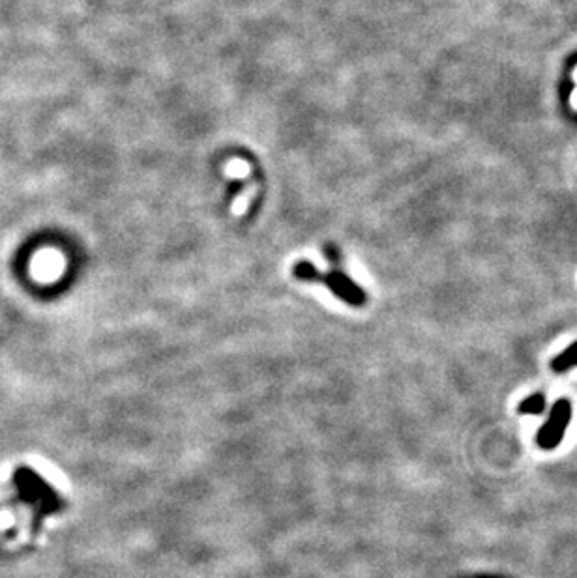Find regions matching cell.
<instances>
[{"instance_id":"3","label":"cell","mask_w":577,"mask_h":578,"mask_svg":"<svg viewBox=\"0 0 577 578\" xmlns=\"http://www.w3.org/2000/svg\"><path fill=\"white\" fill-rule=\"evenodd\" d=\"M577 367V341L571 343L564 352H560L557 358H553L551 361V369L555 373H566V370L574 369Z\"/></svg>"},{"instance_id":"5","label":"cell","mask_w":577,"mask_h":578,"mask_svg":"<svg viewBox=\"0 0 577 578\" xmlns=\"http://www.w3.org/2000/svg\"><path fill=\"white\" fill-rule=\"evenodd\" d=\"M330 253H332V251H330ZM330 253H326V256H328V258H330V260H332V255H330ZM334 260H339V255H337V251L336 249H334Z\"/></svg>"},{"instance_id":"1","label":"cell","mask_w":577,"mask_h":578,"mask_svg":"<svg viewBox=\"0 0 577 578\" xmlns=\"http://www.w3.org/2000/svg\"><path fill=\"white\" fill-rule=\"evenodd\" d=\"M296 279L300 281H313V283H323V285L334 292L339 299H343L345 304L353 305V307H362L366 305L367 294L364 288L356 285L355 281L351 279L349 275L343 274L341 270H330V272H319L311 263H298L293 270Z\"/></svg>"},{"instance_id":"2","label":"cell","mask_w":577,"mask_h":578,"mask_svg":"<svg viewBox=\"0 0 577 578\" xmlns=\"http://www.w3.org/2000/svg\"><path fill=\"white\" fill-rule=\"evenodd\" d=\"M571 421V403L568 399L557 400L551 408V414L547 417V421L538 429L536 435V444L544 451H551L555 447L560 446V442L564 438L566 429Z\"/></svg>"},{"instance_id":"4","label":"cell","mask_w":577,"mask_h":578,"mask_svg":"<svg viewBox=\"0 0 577 578\" xmlns=\"http://www.w3.org/2000/svg\"><path fill=\"white\" fill-rule=\"evenodd\" d=\"M546 410V397L541 393H534L521 400V405L517 408L519 414H530V416H540Z\"/></svg>"}]
</instances>
